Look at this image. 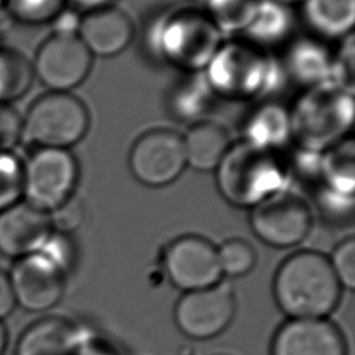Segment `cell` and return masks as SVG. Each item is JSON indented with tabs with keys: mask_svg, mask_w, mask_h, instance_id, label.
Instances as JSON below:
<instances>
[{
	"mask_svg": "<svg viewBox=\"0 0 355 355\" xmlns=\"http://www.w3.org/2000/svg\"><path fill=\"white\" fill-rule=\"evenodd\" d=\"M39 252H42L54 265H57L65 275L69 269H72L76 258L75 247L69 234H62L57 232L50 233Z\"/></svg>",
	"mask_w": 355,
	"mask_h": 355,
	"instance_id": "d6a6232c",
	"label": "cell"
},
{
	"mask_svg": "<svg viewBox=\"0 0 355 355\" xmlns=\"http://www.w3.org/2000/svg\"><path fill=\"white\" fill-rule=\"evenodd\" d=\"M72 355H119V352L105 338L86 331Z\"/></svg>",
	"mask_w": 355,
	"mask_h": 355,
	"instance_id": "d590c367",
	"label": "cell"
},
{
	"mask_svg": "<svg viewBox=\"0 0 355 355\" xmlns=\"http://www.w3.org/2000/svg\"><path fill=\"white\" fill-rule=\"evenodd\" d=\"M329 261L340 286L352 290L355 287V240L352 237L343 240Z\"/></svg>",
	"mask_w": 355,
	"mask_h": 355,
	"instance_id": "f546056e",
	"label": "cell"
},
{
	"mask_svg": "<svg viewBox=\"0 0 355 355\" xmlns=\"http://www.w3.org/2000/svg\"><path fill=\"white\" fill-rule=\"evenodd\" d=\"M243 135L244 141L276 153L291 139L290 111L276 103H263L247 116Z\"/></svg>",
	"mask_w": 355,
	"mask_h": 355,
	"instance_id": "ffe728a7",
	"label": "cell"
},
{
	"mask_svg": "<svg viewBox=\"0 0 355 355\" xmlns=\"http://www.w3.org/2000/svg\"><path fill=\"white\" fill-rule=\"evenodd\" d=\"M330 83L352 92L354 87V36H345L341 49L333 55Z\"/></svg>",
	"mask_w": 355,
	"mask_h": 355,
	"instance_id": "4dcf8cb0",
	"label": "cell"
},
{
	"mask_svg": "<svg viewBox=\"0 0 355 355\" xmlns=\"http://www.w3.org/2000/svg\"><path fill=\"white\" fill-rule=\"evenodd\" d=\"M51 232L49 214L21 200L0 212V254L18 259L37 252Z\"/></svg>",
	"mask_w": 355,
	"mask_h": 355,
	"instance_id": "9a60e30c",
	"label": "cell"
},
{
	"mask_svg": "<svg viewBox=\"0 0 355 355\" xmlns=\"http://www.w3.org/2000/svg\"><path fill=\"white\" fill-rule=\"evenodd\" d=\"M4 7V0H0V10H3Z\"/></svg>",
	"mask_w": 355,
	"mask_h": 355,
	"instance_id": "b9f144b4",
	"label": "cell"
},
{
	"mask_svg": "<svg viewBox=\"0 0 355 355\" xmlns=\"http://www.w3.org/2000/svg\"><path fill=\"white\" fill-rule=\"evenodd\" d=\"M85 333V329L65 316H43L21 333L15 355H72Z\"/></svg>",
	"mask_w": 355,
	"mask_h": 355,
	"instance_id": "e0dca14e",
	"label": "cell"
},
{
	"mask_svg": "<svg viewBox=\"0 0 355 355\" xmlns=\"http://www.w3.org/2000/svg\"><path fill=\"white\" fill-rule=\"evenodd\" d=\"M340 293L329 258L312 250L290 255L273 280L276 304L291 319L324 318L337 306Z\"/></svg>",
	"mask_w": 355,
	"mask_h": 355,
	"instance_id": "6da1fadb",
	"label": "cell"
},
{
	"mask_svg": "<svg viewBox=\"0 0 355 355\" xmlns=\"http://www.w3.org/2000/svg\"><path fill=\"white\" fill-rule=\"evenodd\" d=\"M291 29L293 17L287 6L273 0H259L251 22L243 32L248 42L265 49L283 42Z\"/></svg>",
	"mask_w": 355,
	"mask_h": 355,
	"instance_id": "7402d4cb",
	"label": "cell"
},
{
	"mask_svg": "<svg viewBox=\"0 0 355 355\" xmlns=\"http://www.w3.org/2000/svg\"><path fill=\"white\" fill-rule=\"evenodd\" d=\"M270 355H347L340 329L318 319H290L276 331Z\"/></svg>",
	"mask_w": 355,
	"mask_h": 355,
	"instance_id": "5bb4252c",
	"label": "cell"
},
{
	"mask_svg": "<svg viewBox=\"0 0 355 355\" xmlns=\"http://www.w3.org/2000/svg\"><path fill=\"white\" fill-rule=\"evenodd\" d=\"M79 22H80V17L78 15V11H75L72 8H64L51 21L53 32L54 33H76L78 35Z\"/></svg>",
	"mask_w": 355,
	"mask_h": 355,
	"instance_id": "74e56055",
	"label": "cell"
},
{
	"mask_svg": "<svg viewBox=\"0 0 355 355\" xmlns=\"http://www.w3.org/2000/svg\"><path fill=\"white\" fill-rule=\"evenodd\" d=\"M214 96L205 76H191L176 87L171 107L179 118L197 119L208 110Z\"/></svg>",
	"mask_w": 355,
	"mask_h": 355,
	"instance_id": "484cf974",
	"label": "cell"
},
{
	"mask_svg": "<svg viewBox=\"0 0 355 355\" xmlns=\"http://www.w3.org/2000/svg\"><path fill=\"white\" fill-rule=\"evenodd\" d=\"M273 1H276V3H280V4H283V6H290V4H294V3H302L304 0H273Z\"/></svg>",
	"mask_w": 355,
	"mask_h": 355,
	"instance_id": "60d3db41",
	"label": "cell"
},
{
	"mask_svg": "<svg viewBox=\"0 0 355 355\" xmlns=\"http://www.w3.org/2000/svg\"><path fill=\"white\" fill-rule=\"evenodd\" d=\"M279 65L265 49L245 42L222 43L205 67V80L214 94L233 100L254 98L276 89Z\"/></svg>",
	"mask_w": 355,
	"mask_h": 355,
	"instance_id": "277c9868",
	"label": "cell"
},
{
	"mask_svg": "<svg viewBox=\"0 0 355 355\" xmlns=\"http://www.w3.org/2000/svg\"><path fill=\"white\" fill-rule=\"evenodd\" d=\"M53 232L69 234L75 232L85 219V205L80 198L72 196L58 208L49 214Z\"/></svg>",
	"mask_w": 355,
	"mask_h": 355,
	"instance_id": "1f68e13d",
	"label": "cell"
},
{
	"mask_svg": "<svg viewBox=\"0 0 355 355\" xmlns=\"http://www.w3.org/2000/svg\"><path fill=\"white\" fill-rule=\"evenodd\" d=\"M183 137L171 129H153L133 143L129 168L136 180L150 187L175 182L186 168Z\"/></svg>",
	"mask_w": 355,
	"mask_h": 355,
	"instance_id": "30bf717a",
	"label": "cell"
},
{
	"mask_svg": "<svg viewBox=\"0 0 355 355\" xmlns=\"http://www.w3.org/2000/svg\"><path fill=\"white\" fill-rule=\"evenodd\" d=\"M22 200V159L14 151H0V212Z\"/></svg>",
	"mask_w": 355,
	"mask_h": 355,
	"instance_id": "83f0119b",
	"label": "cell"
},
{
	"mask_svg": "<svg viewBox=\"0 0 355 355\" xmlns=\"http://www.w3.org/2000/svg\"><path fill=\"white\" fill-rule=\"evenodd\" d=\"M250 226L255 236L268 245L287 248L308 236L312 212L302 198L284 190L251 208Z\"/></svg>",
	"mask_w": 355,
	"mask_h": 355,
	"instance_id": "9c48e42d",
	"label": "cell"
},
{
	"mask_svg": "<svg viewBox=\"0 0 355 355\" xmlns=\"http://www.w3.org/2000/svg\"><path fill=\"white\" fill-rule=\"evenodd\" d=\"M304 18L322 37H343L355 21V0H304Z\"/></svg>",
	"mask_w": 355,
	"mask_h": 355,
	"instance_id": "44dd1931",
	"label": "cell"
},
{
	"mask_svg": "<svg viewBox=\"0 0 355 355\" xmlns=\"http://www.w3.org/2000/svg\"><path fill=\"white\" fill-rule=\"evenodd\" d=\"M218 259L222 275L237 277L248 273L254 268L257 257L248 241L230 239L218 250Z\"/></svg>",
	"mask_w": 355,
	"mask_h": 355,
	"instance_id": "f1b7e54d",
	"label": "cell"
},
{
	"mask_svg": "<svg viewBox=\"0 0 355 355\" xmlns=\"http://www.w3.org/2000/svg\"><path fill=\"white\" fill-rule=\"evenodd\" d=\"M22 141V114L7 103H0V151H14Z\"/></svg>",
	"mask_w": 355,
	"mask_h": 355,
	"instance_id": "836d02e7",
	"label": "cell"
},
{
	"mask_svg": "<svg viewBox=\"0 0 355 355\" xmlns=\"http://www.w3.org/2000/svg\"><path fill=\"white\" fill-rule=\"evenodd\" d=\"M164 268L171 283L184 293L220 283L218 248L200 236L187 234L169 243L164 252Z\"/></svg>",
	"mask_w": 355,
	"mask_h": 355,
	"instance_id": "7c38bea8",
	"label": "cell"
},
{
	"mask_svg": "<svg viewBox=\"0 0 355 355\" xmlns=\"http://www.w3.org/2000/svg\"><path fill=\"white\" fill-rule=\"evenodd\" d=\"M186 164L197 171H214L230 148L227 130L212 121L194 122L183 137Z\"/></svg>",
	"mask_w": 355,
	"mask_h": 355,
	"instance_id": "d6986e66",
	"label": "cell"
},
{
	"mask_svg": "<svg viewBox=\"0 0 355 355\" xmlns=\"http://www.w3.org/2000/svg\"><path fill=\"white\" fill-rule=\"evenodd\" d=\"M352 119V92L333 83L313 86L290 111L291 137L301 150L324 153L344 140Z\"/></svg>",
	"mask_w": 355,
	"mask_h": 355,
	"instance_id": "3957f363",
	"label": "cell"
},
{
	"mask_svg": "<svg viewBox=\"0 0 355 355\" xmlns=\"http://www.w3.org/2000/svg\"><path fill=\"white\" fill-rule=\"evenodd\" d=\"M17 306L8 272L0 269V322L10 316Z\"/></svg>",
	"mask_w": 355,
	"mask_h": 355,
	"instance_id": "8d00e7d4",
	"label": "cell"
},
{
	"mask_svg": "<svg viewBox=\"0 0 355 355\" xmlns=\"http://www.w3.org/2000/svg\"><path fill=\"white\" fill-rule=\"evenodd\" d=\"M79 166L67 148L35 147L22 159V200L50 214L73 196Z\"/></svg>",
	"mask_w": 355,
	"mask_h": 355,
	"instance_id": "52a82bcc",
	"label": "cell"
},
{
	"mask_svg": "<svg viewBox=\"0 0 355 355\" xmlns=\"http://www.w3.org/2000/svg\"><path fill=\"white\" fill-rule=\"evenodd\" d=\"M316 204L326 216L334 220L345 219L352 215L354 196L343 194L322 186L316 194Z\"/></svg>",
	"mask_w": 355,
	"mask_h": 355,
	"instance_id": "e575fe53",
	"label": "cell"
},
{
	"mask_svg": "<svg viewBox=\"0 0 355 355\" xmlns=\"http://www.w3.org/2000/svg\"><path fill=\"white\" fill-rule=\"evenodd\" d=\"M7 348V330L3 322H0V355H4Z\"/></svg>",
	"mask_w": 355,
	"mask_h": 355,
	"instance_id": "ab89813d",
	"label": "cell"
},
{
	"mask_svg": "<svg viewBox=\"0 0 355 355\" xmlns=\"http://www.w3.org/2000/svg\"><path fill=\"white\" fill-rule=\"evenodd\" d=\"M90 116L71 92H47L22 115V141L35 147L69 148L83 139Z\"/></svg>",
	"mask_w": 355,
	"mask_h": 355,
	"instance_id": "8992f818",
	"label": "cell"
},
{
	"mask_svg": "<svg viewBox=\"0 0 355 355\" xmlns=\"http://www.w3.org/2000/svg\"><path fill=\"white\" fill-rule=\"evenodd\" d=\"M78 36L92 55L111 57L129 46L133 24L125 11L107 6L80 17Z\"/></svg>",
	"mask_w": 355,
	"mask_h": 355,
	"instance_id": "2e32d148",
	"label": "cell"
},
{
	"mask_svg": "<svg viewBox=\"0 0 355 355\" xmlns=\"http://www.w3.org/2000/svg\"><path fill=\"white\" fill-rule=\"evenodd\" d=\"M67 6V0H4L3 10L12 22L42 25L51 22Z\"/></svg>",
	"mask_w": 355,
	"mask_h": 355,
	"instance_id": "4316f807",
	"label": "cell"
},
{
	"mask_svg": "<svg viewBox=\"0 0 355 355\" xmlns=\"http://www.w3.org/2000/svg\"><path fill=\"white\" fill-rule=\"evenodd\" d=\"M35 80L32 60L10 46H0V103L24 97Z\"/></svg>",
	"mask_w": 355,
	"mask_h": 355,
	"instance_id": "603a6c76",
	"label": "cell"
},
{
	"mask_svg": "<svg viewBox=\"0 0 355 355\" xmlns=\"http://www.w3.org/2000/svg\"><path fill=\"white\" fill-rule=\"evenodd\" d=\"M8 276L17 305L28 312H46L64 294L65 273L39 251L15 259Z\"/></svg>",
	"mask_w": 355,
	"mask_h": 355,
	"instance_id": "4fadbf2b",
	"label": "cell"
},
{
	"mask_svg": "<svg viewBox=\"0 0 355 355\" xmlns=\"http://www.w3.org/2000/svg\"><path fill=\"white\" fill-rule=\"evenodd\" d=\"M354 143L351 139L341 140L336 146L322 153V186L343 194L354 196Z\"/></svg>",
	"mask_w": 355,
	"mask_h": 355,
	"instance_id": "cb8c5ba5",
	"label": "cell"
},
{
	"mask_svg": "<svg viewBox=\"0 0 355 355\" xmlns=\"http://www.w3.org/2000/svg\"><path fill=\"white\" fill-rule=\"evenodd\" d=\"M333 54L318 39L301 37L290 43L284 64L287 73L295 82L309 87L330 83Z\"/></svg>",
	"mask_w": 355,
	"mask_h": 355,
	"instance_id": "ac0fdd59",
	"label": "cell"
},
{
	"mask_svg": "<svg viewBox=\"0 0 355 355\" xmlns=\"http://www.w3.org/2000/svg\"><path fill=\"white\" fill-rule=\"evenodd\" d=\"M220 35L202 10L183 8L164 15L153 28L151 40L166 62L198 72L209 64L222 44Z\"/></svg>",
	"mask_w": 355,
	"mask_h": 355,
	"instance_id": "5b68a950",
	"label": "cell"
},
{
	"mask_svg": "<svg viewBox=\"0 0 355 355\" xmlns=\"http://www.w3.org/2000/svg\"><path fill=\"white\" fill-rule=\"evenodd\" d=\"M288 169L277 153L255 147L247 141L232 144L216 166V186L222 197L236 207L259 204L284 191Z\"/></svg>",
	"mask_w": 355,
	"mask_h": 355,
	"instance_id": "7a4b0ae2",
	"label": "cell"
},
{
	"mask_svg": "<svg viewBox=\"0 0 355 355\" xmlns=\"http://www.w3.org/2000/svg\"><path fill=\"white\" fill-rule=\"evenodd\" d=\"M93 55L76 33H51L32 60L33 75L49 92H69L90 72Z\"/></svg>",
	"mask_w": 355,
	"mask_h": 355,
	"instance_id": "ba28073f",
	"label": "cell"
},
{
	"mask_svg": "<svg viewBox=\"0 0 355 355\" xmlns=\"http://www.w3.org/2000/svg\"><path fill=\"white\" fill-rule=\"evenodd\" d=\"M236 301L227 284L184 293L175 306V323L187 337L207 340L222 333L232 322Z\"/></svg>",
	"mask_w": 355,
	"mask_h": 355,
	"instance_id": "8fae6325",
	"label": "cell"
},
{
	"mask_svg": "<svg viewBox=\"0 0 355 355\" xmlns=\"http://www.w3.org/2000/svg\"><path fill=\"white\" fill-rule=\"evenodd\" d=\"M259 0H204L202 10L222 32L244 31L251 22Z\"/></svg>",
	"mask_w": 355,
	"mask_h": 355,
	"instance_id": "d4e9b609",
	"label": "cell"
},
{
	"mask_svg": "<svg viewBox=\"0 0 355 355\" xmlns=\"http://www.w3.org/2000/svg\"><path fill=\"white\" fill-rule=\"evenodd\" d=\"M67 4H69L71 8L75 11H86V12L111 6L110 0H67Z\"/></svg>",
	"mask_w": 355,
	"mask_h": 355,
	"instance_id": "f35d334b",
	"label": "cell"
}]
</instances>
